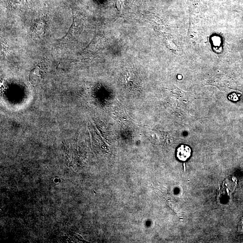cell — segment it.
<instances>
[{
	"label": "cell",
	"instance_id": "7a4b0ae2",
	"mask_svg": "<svg viewBox=\"0 0 243 243\" xmlns=\"http://www.w3.org/2000/svg\"><path fill=\"white\" fill-rule=\"evenodd\" d=\"M73 23H72V25H71V26H70V28H69V30H68V32H67V33H66V35H65V36L63 37L62 38H61L60 39H59L58 41H61V40L63 39H64L65 37H66L67 36V35H68V33L70 32V30H71V29H72V27L73 25V22H74V19H73Z\"/></svg>",
	"mask_w": 243,
	"mask_h": 243
},
{
	"label": "cell",
	"instance_id": "6da1fadb",
	"mask_svg": "<svg viewBox=\"0 0 243 243\" xmlns=\"http://www.w3.org/2000/svg\"><path fill=\"white\" fill-rule=\"evenodd\" d=\"M191 150L190 147L182 144L176 150V156L181 161H186L191 155Z\"/></svg>",
	"mask_w": 243,
	"mask_h": 243
}]
</instances>
